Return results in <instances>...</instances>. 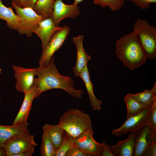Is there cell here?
Wrapping results in <instances>:
<instances>
[{
	"label": "cell",
	"instance_id": "obj_1",
	"mask_svg": "<svg viewBox=\"0 0 156 156\" xmlns=\"http://www.w3.org/2000/svg\"><path fill=\"white\" fill-rule=\"evenodd\" d=\"M34 84L37 89L36 98L43 92L53 89L63 90L72 97L78 99L84 94L82 89H75V82L69 76L63 75L59 73L54 63L53 56L47 64L36 68Z\"/></svg>",
	"mask_w": 156,
	"mask_h": 156
},
{
	"label": "cell",
	"instance_id": "obj_2",
	"mask_svg": "<svg viewBox=\"0 0 156 156\" xmlns=\"http://www.w3.org/2000/svg\"><path fill=\"white\" fill-rule=\"evenodd\" d=\"M115 53L123 64L133 70L142 66L147 58L136 32L122 36L116 42Z\"/></svg>",
	"mask_w": 156,
	"mask_h": 156
},
{
	"label": "cell",
	"instance_id": "obj_3",
	"mask_svg": "<svg viewBox=\"0 0 156 156\" xmlns=\"http://www.w3.org/2000/svg\"><path fill=\"white\" fill-rule=\"evenodd\" d=\"M58 124L74 138L92 128L90 116L83 111L76 108L70 109L64 113Z\"/></svg>",
	"mask_w": 156,
	"mask_h": 156
},
{
	"label": "cell",
	"instance_id": "obj_4",
	"mask_svg": "<svg viewBox=\"0 0 156 156\" xmlns=\"http://www.w3.org/2000/svg\"><path fill=\"white\" fill-rule=\"evenodd\" d=\"M147 58H156V28L150 25L146 20L138 18L133 26Z\"/></svg>",
	"mask_w": 156,
	"mask_h": 156
},
{
	"label": "cell",
	"instance_id": "obj_5",
	"mask_svg": "<svg viewBox=\"0 0 156 156\" xmlns=\"http://www.w3.org/2000/svg\"><path fill=\"white\" fill-rule=\"evenodd\" d=\"M34 136L30 134H18L7 140L3 145L6 156H15L34 148L37 144Z\"/></svg>",
	"mask_w": 156,
	"mask_h": 156
},
{
	"label": "cell",
	"instance_id": "obj_6",
	"mask_svg": "<svg viewBox=\"0 0 156 156\" xmlns=\"http://www.w3.org/2000/svg\"><path fill=\"white\" fill-rule=\"evenodd\" d=\"M67 26L60 27L51 38L46 47L42 49L39 61V66L48 64L55 51L63 45L70 32Z\"/></svg>",
	"mask_w": 156,
	"mask_h": 156
},
{
	"label": "cell",
	"instance_id": "obj_7",
	"mask_svg": "<svg viewBox=\"0 0 156 156\" xmlns=\"http://www.w3.org/2000/svg\"><path fill=\"white\" fill-rule=\"evenodd\" d=\"M12 8L15 10L16 14L23 19V25L18 31L21 34H25L28 37H31L39 23L46 18L38 14L31 8H20L12 2Z\"/></svg>",
	"mask_w": 156,
	"mask_h": 156
},
{
	"label": "cell",
	"instance_id": "obj_8",
	"mask_svg": "<svg viewBox=\"0 0 156 156\" xmlns=\"http://www.w3.org/2000/svg\"><path fill=\"white\" fill-rule=\"evenodd\" d=\"M92 129L86 131L75 138L74 146L88 156H102V148L101 143L96 142L93 137Z\"/></svg>",
	"mask_w": 156,
	"mask_h": 156
},
{
	"label": "cell",
	"instance_id": "obj_9",
	"mask_svg": "<svg viewBox=\"0 0 156 156\" xmlns=\"http://www.w3.org/2000/svg\"><path fill=\"white\" fill-rule=\"evenodd\" d=\"M151 108L152 106L139 114L126 119L120 127L113 130L112 134L119 137L133 131L140 130L146 125L147 118Z\"/></svg>",
	"mask_w": 156,
	"mask_h": 156
},
{
	"label": "cell",
	"instance_id": "obj_10",
	"mask_svg": "<svg viewBox=\"0 0 156 156\" xmlns=\"http://www.w3.org/2000/svg\"><path fill=\"white\" fill-rule=\"evenodd\" d=\"M12 68L16 79V90L24 93L29 91L34 83L36 68H27L13 65Z\"/></svg>",
	"mask_w": 156,
	"mask_h": 156
},
{
	"label": "cell",
	"instance_id": "obj_11",
	"mask_svg": "<svg viewBox=\"0 0 156 156\" xmlns=\"http://www.w3.org/2000/svg\"><path fill=\"white\" fill-rule=\"evenodd\" d=\"M156 142V132L146 125L138 132L135 138L133 156H143L144 152Z\"/></svg>",
	"mask_w": 156,
	"mask_h": 156
},
{
	"label": "cell",
	"instance_id": "obj_12",
	"mask_svg": "<svg viewBox=\"0 0 156 156\" xmlns=\"http://www.w3.org/2000/svg\"><path fill=\"white\" fill-rule=\"evenodd\" d=\"M81 14L79 7L73 4L67 5L62 0H56L53 7L51 18L55 25L58 27L60 22L66 18H74Z\"/></svg>",
	"mask_w": 156,
	"mask_h": 156
},
{
	"label": "cell",
	"instance_id": "obj_13",
	"mask_svg": "<svg viewBox=\"0 0 156 156\" xmlns=\"http://www.w3.org/2000/svg\"><path fill=\"white\" fill-rule=\"evenodd\" d=\"M60 27L56 26L51 17L45 18L39 23L34 33L41 40L42 49L46 47L53 35Z\"/></svg>",
	"mask_w": 156,
	"mask_h": 156
},
{
	"label": "cell",
	"instance_id": "obj_14",
	"mask_svg": "<svg viewBox=\"0 0 156 156\" xmlns=\"http://www.w3.org/2000/svg\"><path fill=\"white\" fill-rule=\"evenodd\" d=\"M140 130L131 131L126 139L110 146L111 151L114 156H133L135 139Z\"/></svg>",
	"mask_w": 156,
	"mask_h": 156
},
{
	"label": "cell",
	"instance_id": "obj_15",
	"mask_svg": "<svg viewBox=\"0 0 156 156\" xmlns=\"http://www.w3.org/2000/svg\"><path fill=\"white\" fill-rule=\"evenodd\" d=\"M84 36L79 35L73 38V41L75 44L77 51V57L75 66L72 69L75 77L79 76L81 70L91 59V56L85 51L83 42Z\"/></svg>",
	"mask_w": 156,
	"mask_h": 156
},
{
	"label": "cell",
	"instance_id": "obj_16",
	"mask_svg": "<svg viewBox=\"0 0 156 156\" xmlns=\"http://www.w3.org/2000/svg\"><path fill=\"white\" fill-rule=\"evenodd\" d=\"M24 94L25 96L22 105L12 125L27 122L33 101L36 98L37 89L34 84V83L29 91Z\"/></svg>",
	"mask_w": 156,
	"mask_h": 156
},
{
	"label": "cell",
	"instance_id": "obj_17",
	"mask_svg": "<svg viewBox=\"0 0 156 156\" xmlns=\"http://www.w3.org/2000/svg\"><path fill=\"white\" fill-rule=\"evenodd\" d=\"M27 122L19 123L10 126L0 125V147H3L7 140L14 135L21 134H30Z\"/></svg>",
	"mask_w": 156,
	"mask_h": 156
},
{
	"label": "cell",
	"instance_id": "obj_18",
	"mask_svg": "<svg viewBox=\"0 0 156 156\" xmlns=\"http://www.w3.org/2000/svg\"><path fill=\"white\" fill-rule=\"evenodd\" d=\"M0 19L6 21V25L10 28L18 31L23 25V18L14 13L12 8L4 5L1 0H0Z\"/></svg>",
	"mask_w": 156,
	"mask_h": 156
},
{
	"label": "cell",
	"instance_id": "obj_19",
	"mask_svg": "<svg viewBox=\"0 0 156 156\" xmlns=\"http://www.w3.org/2000/svg\"><path fill=\"white\" fill-rule=\"evenodd\" d=\"M79 77L84 83L91 107L94 110H100L102 101L97 99L94 93L93 85L90 79L87 65L82 70Z\"/></svg>",
	"mask_w": 156,
	"mask_h": 156
},
{
	"label": "cell",
	"instance_id": "obj_20",
	"mask_svg": "<svg viewBox=\"0 0 156 156\" xmlns=\"http://www.w3.org/2000/svg\"><path fill=\"white\" fill-rule=\"evenodd\" d=\"M44 133L53 144L56 150L62 143L64 130L59 125L44 124L42 127Z\"/></svg>",
	"mask_w": 156,
	"mask_h": 156
},
{
	"label": "cell",
	"instance_id": "obj_21",
	"mask_svg": "<svg viewBox=\"0 0 156 156\" xmlns=\"http://www.w3.org/2000/svg\"><path fill=\"white\" fill-rule=\"evenodd\" d=\"M156 82L151 90H145L143 92L132 94V96L138 103L145 107H151L156 100Z\"/></svg>",
	"mask_w": 156,
	"mask_h": 156
},
{
	"label": "cell",
	"instance_id": "obj_22",
	"mask_svg": "<svg viewBox=\"0 0 156 156\" xmlns=\"http://www.w3.org/2000/svg\"><path fill=\"white\" fill-rule=\"evenodd\" d=\"M56 0H37L34 10L38 14L46 18L51 17Z\"/></svg>",
	"mask_w": 156,
	"mask_h": 156
},
{
	"label": "cell",
	"instance_id": "obj_23",
	"mask_svg": "<svg viewBox=\"0 0 156 156\" xmlns=\"http://www.w3.org/2000/svg\"><path fill=\"white\" fill-rule=\"evenodd\" d=\"M124 100L126 104L127 107V119L139 114L143 110L147 108L136 100L132 96L131 93H128L125 96Z\"/></svg>",
	"mask_w": 156,
	"mask_h": 156
},
{
	"label": "cell",
	"instance_id": "obj_24",
	"mask_svg": "<svg viewBox=\"0 0 156 156\" xmlns=\"http://www.w3.org/2000/svg\"><path fill=\"white\" fill-rule=\"evenodd\" d=\"M75 138L64 131L63 139L55 156H66L68 151L74 146Z\"/></svg>",
	"mask_w": 156,
	"mask_h": 156
},
{
	"label": "cell",
	"instance_id": "obj_25",
	"mask_svg": "<svg viewBox=\"0 0 156 156\" xmlns=\"http://www.w3.org/2000/svg\"><path fill=\"white\" fill-rule=\"evenodd\" d=\"M40 150L41 156H55L56 153L54 145L43 133Z\"/></svg>",
	"mask_w": 156,
	"mask_h": 156
},
{
	"label": "cell",
	"instance_id": "obj_26",
	"mask_svg": "<svg viewBox=\"0 0 156 156\" xmlns=\"http://www.w3.org/2000/svg\"><path fill=\"white\" fill-rule=\"evenodd\" d=\"M125 0H93L94 3L103 8L108 7L112 10L121 9L124 4Z\"/></svg>",
	"mask_w": 156,
	"mask_h": 156
},
{
	"label": "cell",
	"instance_id": "obj_27",
	"mask_svg": "<svg viewBox=\"0 0 156 156\" xmlns=\"http://www.w3.org/2000/svg\"><path fill=\"white\" fill-rule=\"evenodd\" d=\"M146 125H148L156 132V100L152 105L151 109L147 118Z\"/></svg>",
	"mask_w": 156,
	"mask_h": 156
},
{
	"label": "cell",
	"instance_id": "obj_28",
	"mask_svg": "<svg viewBox=\"0 0 156 156\" xmlns=\"http://www.w3.org/2000/svg\"><path fill=\"white\" fill-rule=\"evenodd\" d=\"M134 3L136 6L142 10L148 8L151 3H156V0H127Z\"/></svg>",
	"mask_w": 156,
	"mask_h": 156
},
{
	"label": "cell",
	"instance_id": "obj_29",
	"mask_svg": "<svg viewBox=\"0 0 156 156\" xmlns=\"http://www.w3.org/2000/svg\"><path fill=\"white\" fill-rule=\"evenodd\" d=\"M66 156H88V155L74 146L68 151Z\"/></svg>",
	"mask_w": 156,
	"mask_h": 156
},
{
	"label": "cell",
	"instance_id": "obj_30",
	"mask_svg": "<svg viewBox=\"0 0 156 156\" xmlns=\"http://www.w3.org/2000/svg\"><path fill=\"white\" fill-rule=\"evenodd\" d=\"M101 144L102 148V156H114L111 151L110 144H106L105 140H103Z\"/></svg>",
	"mask_w": 156,
	"mask_h": 156
},
{
	"label": "cell",
	"instance_id": "obj_31",
	"mask_svg": "<svg viewBox=\"0 0 156 156\" xmlns=\"http://www.w3.org/2000/svg\"><path fill=\"white\" fill-rule=\"evenodd\" d=\"M156 156V142H154L147 149L143 156Z\"/></svg>",
	"mask_w": 156,
	"mask_h": 156
},
{
	"label": "cell",
	"instance_id": "obj_32",
	"mask_svg": "<svg viewBox=\"0 0 156 156\" xmlns=\"http://www.w3.org/2000/svg\"><path fill=\"white\" fill-rule=\"evenodd\" d=\"M27 0H12V2L21 8H24L25 7Z\"/></svg>",
	"mask_w": 156,
	"mask_h": 156
},
{
	"label": "cell",
	"instance_id": "obj_33",
	"mask_svg": "<svg viewBox=\"0 0 156 156\" xmlns=\"http://www.w3.org/2000/svg\"><path fill=\"white\" fill-rule=\"evenodd\" d=\"M37 0H28L25 7L31 8L34 9L35 3Z\"/></svg>",
	"mask_w": 156,
	"mask_h": 156
},
{
	"label": "cell",
	"instance_id": "obj_34",
	"mask_svg": "<svg viewBox=\"0 0 156 156\" xmlns=\"http://www.w3.org/2000/svg\"><path fill=\"white\" fill-rule=\"evenodd\" d=\"M6 156V152L3 147H0V156Z\"/></svg>",
	"mask_w": 156,
	"mask_h": 156
},
{
	"label": "cell",
	"instance_id": "obj_35",
	"mask_svg": "<svg viewBox=\"0 0 156 156\" xmlns=\"http://www.w3.org/2000/svg\"><path fill=\"white\" fill-rule=\"evenodd\" d=\"M83 0H74V2L73 4L75 5H77L79 3Z\"/></svg>",
	"mask_w": 156,
	"mask_h": 156
},
{
	"label": "cell",
	"instance_id": "obj_36",
	"mask_svg": "<svg viewBox=\"0 0 156 156\" xmlns=\"http://www.w3.org/2000/svg\"><path fill=\"white\" fill-rule=\"evenodd\" d=\"M1 68H0V74H1Z\"/></svg>",
	"mask_w": 156,
	"mask_h": 156
},
{
	"label": "cell",
	"instance_id": "obj_37",
	"mask_svg": "<svg viewBox=\"0 0 156 156\" xmlns=\"http://www.w3.org/2000/svg\"><path fill=\"white\" fill-rule=\"evenodd\" d=\"M1 101H0V106L1 105Z\"/></svg>",
	"mask_w": 156,
	"mask_h": 156
}]
</instances>
